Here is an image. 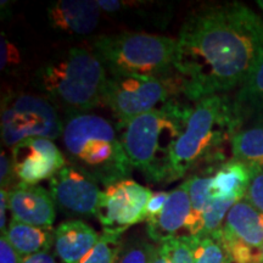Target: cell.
<instances>
[{
	"instance_id": "cell-1",
	"label": "cell",
	"mask_w": 263,
	"mask_h": 263,
	"mask_svg": "<svg viewBox=\"0 0 263 263\" xmlns=\"http://www.w3.org/2000/svg\"><path fill=\"white\" fill-rule=\"evenodd\" d=\"M263 62V20L241 3L190 15L177 39L174 70L190 101L241 87Z\"/></svg>"
},
{
	"instance_id": "cell-2",
	"label": "cell",
	"mask_w": 263,
	"mask_h": 263,
	"mask_svg": "<svg viewBox=\"0 0 263 263\" xmlns=\"http://www.w3.org/2000/svg\"><path fill=\"white\" fill-rule=\"evenodd\" d=\"M234 103L217 94L195 101L185 127L173 149L170 182L183 178L199 167L226 162L224 149L241 129Z\"/></svg>"
},
{
	"instance_id": "cell-3",
	"label": "cell",
	"mask_w": 263,
	"mask_h": 263,
	"mask_svg": "<svg viewBox=\"0 0 263 263\" xmlns=\"http://www.w3.org/2000/svg\"><path fill=\"white\" fill-rule=\"evenodd\" d=\"M190 107L170 100L117 126L130 164L149 182H170L173 149L185 127Z\"/></svg>"
},
{
	"instance_id": "cell-4",
	"label": "cell",
	"mask_w": 263,
	"mask_h": 263,
	"mask_svg": "<svg viewBox=\"0 0 263 263\" xmlns=\"http://www.w3.org/2000/svg\"><path fill=\"white\" fill-rule=\"evenodd\" d=\"M106 78L107 70L94 51L72 48L39 67L33 83L59 111L71 116L103 104Z\"/></svg>"
},
{
	"instance_id": "cell-5",
	"label": "cell",
	"mask_w": 263,
	"mask_h": 263,
	"mask_svg": "<svg viewBox=\"0 0 263 263\" xmlns=\"http://www.w3.org/2000/svg\"><path fill=\"white\" fill-rule=\"evenodd\" d=\"M62 145L67 162L89 173L105 186L129 178L133 166L117 128L94 114L66 116Z\"/></svg>"
},
{
	"instance_id": "cell-6",
	"label": "cell",
	"mask_w": 263,
	"mask_h": 263,
	"mask_svg": "<svg viewBox=\"0 0 263 263\" xmlns=\"http://www.w3.org/2000/svg\"><path fill=\"white\" fill-rule=\"evenodd\" d=\"M177 39L150 33H118L94 43V52L110 73L170 78L174 70Z\"/></svg>"
},
{
	"instance_id": "cell-7",
	"label": "cell",
	"mask_w": 263,
	"mask_h": 263,
	"mask_svg": "<svg viewBox=\"0 0 263 263\" xmlns=\"http://www.w3.org/2000/svg\"><path fill=\"white\" fill-rule=\"evenodd\" d=\"M2 139L15 147L29 138L55 140L62 136L64 120L55 105L43 95L9 94L2 101Z\"/></svg>"
},
{
	"instance_id": "cell-8",
	"label": "cell",
	"mask_w": 263,
	"mask_h": 263,
	"mask_svg": "<svg viewBox=\"0 0 263 263\" xmlns=\"http://www.w3.org/2000/svg\"><path fill=\"white\" fill-rule=\"evenodd\" d=\"M170 78L110 73L107 72L103 104L112 111L117 126H122L140 115L159 108L170 101Z\"/></svg>"
},
{
	"instance_id": "cell-9",
	"label": "cell",
	"mask_w": 263,
	"mask_h": 263,
	"mask_svg": "<svg viewBox=\"0 0 263 263\" xmlns=\"http://www.w3.org/2000/svg\"><path fill=\"white\" fill-rule=\"evenodd\" d=\"M151 196L149 188L130 178L105 186L95 213L103 233L122 235L130 227L146 222Z\"/></svg>"
},
{
	"instance_id": "cell-10",
	"label": "cell",
	"mask_w": 263,
	"mask_h": 263,
	"mask_svg": "<svg viewBox=\"0 0 263 263\" xmlns=\"http://www.w3.org/2000/svg\"><path fill=\"white\" fill-rule=\"evenodd\" d=\"M229 263H261L263 212L246 199L230 209L221 232Z\"/></svg>"
},
{
	"instance_id": "cell-11",
	"label": "cell",
	"mask_w": 263,
	"mask_h": 263,
	"mask_svg": "<svg viewBox=\"0 0 263 263\" xmlns=\"http://www.w3.org/2000/svg\"><path fill=\"white\" fill-rule=\"evenodd\" d=\"M49 192L57 209L71 217H90L97 213L103 190L89 173L70 162L49 179Z\"/></svg>"
},
{
	"instance_id": "cell-12",
	"label": "cell",
	"mask_w": 263,
	"mask_h": 263,
	"mask_svg": "<svg viewBox=\"0 0 263 263\" xmlns=\"http://www.w3.org/2000/svg\"><path fill=\"white\" fill-rule=\"evenodd\" d=\"M16 177L21 183L38 185L57 174L67 161L61 150L45 138H29L11 149Z\"/></svg>"
},
{
	"instance_id": "cell-13",
	"label": "cell",
	"mask_w": 263,
	"mask_h": 263,
	"mask_svg": "<svg viewBox=\"0 0 263 263\" xmlns=\"http://www.w3.org/2000/svg\"><path fill=\"white\" fill-rule=\"evenodd\" d=\"M8 197L14 221L41 228H52L57 218V205L49 190L41 185L18 182L8 190Z\"/></svg>"
},
{
	"instance_id": "cell-14",
	"label": "cell",
	"mask_w": 263,
	"mask_h": 263,
	"mask_svg": "<svg viewBox=\"0 0 263 263\" xmlns=\"http://www.w3.org/2000/svg\"><path fill=\"white\" fill-rule=\"evenodd\" d=\"M49 24L57 31L84 37L98 27L101 9L93 0H58L47 10Z\"/></svg>"
},
{
	"instance_id": "cell-15",
	"label": "cell",
	"mask_w": 263,
	"mask_h": 263,
	"mask_svg": "<svg viewBox=\"0 0 263 263\" xmlns=\"http://www.w3.org/2000/svg\"><path fill=\"white\" fill-rule=\"evenodd\" d=\"M190 212V196L186 180L170 192L166 205L159 215L146 219V232L149 238L157 244L179 235L184 229Z\"/></svg>"
},
{
	"instance_id": "cell-16",
	"label": "cell",
	"mask_w": 263,
	"mask_h": 263,
	"mask_svg": "<svg viewBox=\"0 0 263 263\" xmlns=\"http://www.w3.org/2000/svg\"><path fill=\"white\" fill-rule=\"evenodd\" d=\"M100 234L88 223L72 219L55 228L54 250L64 263H78L97 245Z\"/></svg>"
},
{
	"instance_id": "cell-17",
	"label": "cell",
	"mask_w": 263,
	"mask_h": 263,
	"mask_svg": "<svg viewBox=\"0 0 263 263\" xmlns=\"http://www.w3.org/2000/svg\"><path fill=\"white\" fill-rule=\"evenodd\" d=\"M210 171L211 197L234 201L244 199L252 174V171L248 166L234 159H230L218 166L210 167Z\"/></svg>"
},
{
	"instance_id": "cell-18",
	"label": "cell",
	"mask_w": 263,
	"mask_h": 263,
	"mask_svg": "<svg viewBox=\"0 0 263 263\" xmlns=\"http://www.w3.org/2000/svg\"><path fill=\"white\" fill-rule=\"evenodd\" d=\"M55 229L41 228L11 219L4 235L9 244L22 258L27 256L50 251L54 245Z\"/></svg>"
},
{
	"instance_id": "cell-19",
	"label": "cell",
	"mask_w": 263,
	"mask_h": 263,
	"mask_svg": "<svg viewBox=\"0 0 263 263\" xmlns=\"http://www.w3.org/2000/svg\"><path fill=\"white\" fill-rule=\"evenodd\" d=\"M232 159L244 163L250 170L263 168V120L235 134L230 145Z\"/></svg>"
},
{
	"instance_id": "cell-20",
	"label": "cell",
	"mask_w": 263,
	"mask_h": 263,
	"mask_svg": "<svg viewBox=\"0 0 263 263\" xmlns=\"http://www.w3.org/2000/svg\"><path fill=\"white\" fill-rule=\"evenodd\" d=\"M190 196V212L186 219L184 230L185 234L192 236L200 235L202 230L203 213L210 201V183H211V171L206 170L202 173L193 174L186 180Z\"/></svg>"
},
{
	"instance_id": "cell-21",
	"label": "cell",
	"mask_w": 263,
	"mask_h": 263,
	"mask_svg": "<svg viewBox=\"0 0 263 263\" xmlns=\"http://www.w3.org/2000/svg\"><path fill=\"white\" fill-rule=\"evenodd\" d=\"M233 103L241 121L251 115L263 112V62L240 87Z\"/></svg>"
},
{
	"instance_id": "cell-22",
	"label": "cell",
	"mask_w": 263,
	"mask_h": 263,
	"mask_svg": "<svg viewBox=\"0 0 263 263\" xmlns=\"http://www.w3.org/2000/svg\"><path fill=\"white\" fill-rule=\"evenodd\" d=\"M122 249L121 235L103 233L97 245L78 263H116Z\"/></svg>"
},
{
	"instance_id": "cell-23",
	"label": "cell",
	"mask_w": 263,
	"mask_h": 263,
	"mask_svg": "<svg viewBox=\"0 0 263 263\" xmlns=\"http://www.w3.org/2000/svg\"><path fill=\"white\" fill-rule=\"evenodd\" d=\"M195 244L196 236L179 234L160 245L171 263H194L195 262Z\"/></svg>"
},
{
	"instance_id": "cell-24",
	"label": "cell",
	"mask_w": 263,
	"mask_h": 263,
	"mask_svg": "<svg viewBox=\"0 0 263 263\" xmlns=\"http://www.w3.org/2000/svg\"><path fill=\"white\" fill-rule=\"evenodd\" d=\"M194 263H229L228 255L221 241V234L196 236Z\"/></svg>"
},
{
	"instance_id": "cell-25",
	"label": "cell",
	"mask_w": 263,
	"mask_h": 263,
	"mask_svg": "<svg viewBox=\"0 0 263 263\" xmlns=\"http://www.w3.org/2000/svg\"><path fill=\"white\" fill-rule=\"evenodd\" d=\"M155 245L138 240L124 246L116 263H149Z\"/></svg>"
},
{
	"instance_id": "cell-26",
	"label": "cell",
	"mask_w": 263,
	"mask_h": 263,
	"mask_svg": "<svg viewBox=\"0 0 263 263\" xmlns=\"http://www.w3.org/2000/svg\"><path fill=\"white\" fill-rule=\"evenodd\" d=\"M244 199L263 212V168L254 170Z\"/></svg>"
},
{
	"instance_id": "cell-27",
	"label": "cell",
	"mask_w": 263,
	"mask_h": 263,
	"mask_svg": "<svg viewBox=\"0 0 263 263\" xmlns=\"http://www.w3.org/2000/svg\"><path fill=\"white\" fill-rule=\"evenodd\" d=\"M15 180H18L14 171V163H12L11 154L2 150L0 155V183H2V189L10 190L16 185Z\"/></svg>"
},
{
	"instance_id": "cell-28",
	"label": "cell",
	"mask_w": 263,
	"mask_h": 263,
	"mask_svg": "<svg viewBox=\"0 0 263 263\" xmlns=\"http://www.w3.org/2000/svg\"><path fill=\"white\" fill-rule=\"evenodd\" d=\"M2 71H8L10 68H15L21 62L20 52L17 48L5 37L4 33H2Z\"/></svg>"
},
{
	"instance_id": "cell-29",
	"label": "cell",
	"mask_w": 263,
	"mask_h": 263,
	"mask_svg": "<svg viewBox=\"0 0 263 263\" xmlns=\"http://www.w3.org/2000/svg\"><path fill=\"white\" fill-rule=\"evenodd\" d=\"M22 257L9 244L4 235L0 238V263H21Z\"/></svg>"
},
{
	"instance_id": "cell-30",
	"label": "cell",
	"mask_w": 263,
	"mask_h": 263,
	"mask_svg": "<svg viewBox=\"0 0 263 263\" xmlns=\"http://www.w3.org/2000/svg\"><path fill=\"white\" fill-rule=\"evenodd\" d=\"M168 195H170V193H167V192L153 193V196H151L149 205H147V218L159 215V213L161 212V210L163 209V206L166 205L167 199H168Z\"/></svg>"
},
{
	"instance_id": "cell-31",
	"label": "cell",
	"mask_w": 263,
	"mask_h": 263,
	"mask_svg": "<svg viewBox=\"0 0 263 263\" xmlns=\"http://www.w3.org/2000/svg\"><path fill=\"white\" fill-rule=\"evenodd\" d=\"M8 211H10L8 190L2 189V192H0V230H2V235L6 232V228L9 226L8 219H6Z\"/></svg>"
},
{
	"instance_id": "cell-32",
	"label": "cell",
	"mask_w": 263,
	"mask_h": 263,
	"mask_svg": "<svg viewBox=\"0 0 263 263\" xmlns=\"http://www.w3.org/2000/svg\"><path fill=\"white\" fill-rule=\"evenodd\" d=\"M21 263H59L57 256H54L50 251L47 252H39L27 257L22 258Z\"/></svg>"
},
{
	"instance_id": "cell-33",
	"label": "cell",
	"mask_w": 263,
	"mask_h": 263,
	"mask_svg": "<svg viewBox=\"0 0 263 263\" xmlns=\"http://www.w3.org/2000/svg\"><path fill=\"white\" fill-rule=\"evenodd\" d=\"M149 263H171V261L163 252L161 245H157L155 246V249H154Z\"/></svg>"
},
{
	"instance_id": "cell-34",
	"label": "cell",
	"mask_w": 263,
	"mask_h": 263,
	"mask_svg": "<svg viewBox=\"0 0 263 263\" xmlns=\"http://www.w3.org/2000/svg\"><path fill=\"white\" fill-rule=\"evenodd\" d=\"M257 5L259 6V8L262 9V11H263V0H258V2H257Z\"/></svg>"
},
{
	"instance_id": "cell-35",
	"label": "cell",
	"mask_w": 263,
	"mask_h": 263,
	"mask_svg": "<svg viewBox=\"0 0 263 263\" xmlns=\"http://www.w3.org/2000/svg\"><path fill=\"white\" fill-rule=\"evenodd\" d=\"M261 263H263V249H262V261H261Z\"/></svg>"
}]
</instances>
